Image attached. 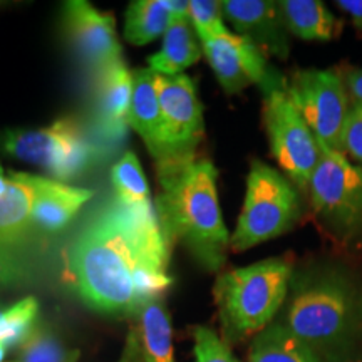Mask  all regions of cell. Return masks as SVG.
I'll use <instances>...</instances> for the list:
<instances>
[{"label": "cell", "instance_id": "obj_14", "mask_svg": "<svg viewBox=\"0 0 362 362\" xmlns=\"http://www.w3.org/2000/svg\"><path fill=\"white\" fill-rule=\"evenodd\" d=\"M133 98V74L124 61H117L99 71L96 86L98 126L110 141H121L128 131V117Z\"/></svg>", "mask_w": 362, "mask_h": 362}, {"label": "cell", "instance_id": "obj_23", "mask_svg": "<svg viewBox=\"0 0 362 362\" xmlns=\"http://www.w3.org/2000/svg\"><path fill=\"white\" fill-rule=\"evenodd\" d=\"M116 202L126 208L153 206L146 176L134 153H126L112 168Z\"/></svg>", "mask_w": 362, "mask_h": 362}, {"label": "cell", "instance_id": "obj_15", "mask_svg": "<svg viewBox=\"0 0 362 362\" xmlns=\"http://www.w3.org/2000/svg\"><path fill=\"white\" fill-rule=\"evenodd\" d=\"M47 178L8 171V189L0 200V240L21 247L33 228V211Z\"/></svg>", "mask_w": 362, "mask_h": 362}, {"label": "cell", "instance_id": "obj_3", "mask_svg": "<svg viewBox=\"0 0 362 362\" xmlns=\"http://www.w3.org/2000/svg\"><path fill=\"white\" fill-rule=\"evenodd\" d=\"M160 194L156 215L170 250L183 243L203 269L218 272L232 235L221 216L218 171L206 158L156 163Z\"/></svg>", "mask_w": 362, "mask_h": 362}, {"label": "cell", "instance_id": "obj_31", "mask_svg": "<svg viewBox=\"0 0 362 362\" xmlns=\"http://www.w3.org/2000/svg\"><path fill=\"white\" fill-rule=\"evenodd\" d=\"M336 7L349 16L352 25L362 33V0H337Z\"/></svg>", "mask_w": 362, "mask_h": 362}, {"label": "cell", "instance_id": "obj_17", "mask_svg": "<svg viewBox=\"0 0 362 362\" xmlns=\"http://www.w3.org/2000/svg\"><path fill=\"white\" fill-rule=\"evenodd\" d=\"M128 123L141 136L149 153L155 158L161 143L163 116L155 86V72L149 67L133 72V98Z\"/></svg>", "mask_w": 362, "mask_h": 362}, {"label": "cell", "instance_id": "obj_20", "mask_svg": "<svg viewBox=\"0 0 362 362\" xmlns=\"http://www.w3.org/2000/svg\"><path fill=\"white\" fill-rule=\"evenodd\" d=\"M248 362H320V359L282 322H272L253 339Z\"/></svg>", "mask_w": 362, "mask_h": 362}, {"label": "cell", "instance_id": "obj_26", "mask_svg": "<svg viewBox=\"0 0 362 362\" xmlns=\"http://www.w3.org/2000/svg\"><path fill=\"white\" fill-rule=\"evenodd\" d=\"M223 19L221 2H215V0H192L189 2V21H192L194 33L202 42H208V40H214L230 33Z\"/></svg>", "mask_w": 362, "mask_h": 362}, {"label": "cell", "instance_id": "obj_30", "mask_svg": "<svg viewBox=\"0 0 362 362\" xmlns=\"http://www.w3.org/2000/svg\"><path fill=\"white\" fill-rule=\"evenodd\" d=\"M117 362H146V357H144L141 341H139V336L136 330H129L128 339H126L123 354H121L119 361Z\"/></svg>", "mask_w": 362, "mask_h": 362}, {"label": "cell", "instance_id": "obj_24", "mask_svg": "<svg viewBox=\"0 0 362 362\" xmlns=\"http://www.w3.org/2000/svg\"><path fill=\"white\" fill-rule=\"evenodd\" d=\"M79 351L69 349L47 325L37 324L19 346L16 359L7 362H78Z\"/></svg>", "mask_w": 362, "mask_h": 362}, {"label": "cell", "instance_id": "obj_9", "mask_svg": "<svg viewBox=\"0 0 362 362\" xmlns=\"http://www.w3.org/2000/svg\"><path fill=\"white\" fill-rule=\"evenodd\" d=\"M293 106L317 141L342 153V129L351 101L344 74L336 69H300L287 83Z\"/></svg>", "mask_w": 362, "mask_h": 362}, {"label": "cell", "instance_id": "obj_32", "mask_svg": "<svg viewBox=\"0 0 362 362\" xmlns=\"http://www.w3.org/2000/svg\"><path fill=\"white\" fill-rule=\"evenodd\" d=\"M344 79L354 103H362V69H349L344 74Z\"/></svg>", "mask_w": 362, "mask_h": 362}, {"label": "cell", "instance_id": "obj_8", "mask_svg": "<svg viewBox=\"0 0 362 362\" xmlns=\"http://www.w3.org/2000/svg\"><path fill=\"white\" fill-rule=\"evenodd\" d=\"M264 121L270 151L298 192L307 193L319 165L320 144L288 98L287 88L264 94Z\"/></svg>", "mask_w": 362, "mask_h": 362}, {"label": "cell", "instance_id": "obj_6", "mask_svg": "<svg viewBox=\"0 0 362 362\" xmlns=\"http://www.w3.org/2000/svg\"><path fill=\"white\" fill-rule=\"evenodd\" d=\"M320 151L307 188L312 211L339 245L362 247V168L322 144Z\"/></svg>", "mask_w": 362, "mask_h": 362}, {"label": "cell", "instance_id": "obj_2", "mask_svg": "<svg viewBox=\"0 0 362 362\" xmlns=\"http://www.w3.org/2000/svg\"><path fill=\"white\" fill-rule=\"evenodd\" d=\"M280 320L320 362H347L362 342V284L342 267L322 264L291 280Z\"/></svg>", "mask_w": 362, "mask_h": 362}, {"label": "cell", "instance_id": "obj_35", "mask_svg": "<svg viewBox=\"0 0 362 362\" xmlns=\"http://www.w3.org/2000/svg\"><path fill=\"white\" fill-rule=\"evenodd\" d=\"M6 309H7V307L2 304V300H0V315H2V314H4V310H6Z\"/></svg>", "mask_w": 362, "mask_h": 362}, {"label": "cell", "instance_id": "obj_25", "mask_svg": "<svg viewBox=\"0 0 362 362\" xmlns=\"http://www.w3.org/2000/svg\"><path fill=\"white\" fill-rule=\"evenodd\" d=\"M39 302L34 297H25L7 307L0 315V346L6 349L19 347L37 325Z\"/></svg>", "mask_w": 362, "mask_h": 362}, {"label": "cell", "instance_id": "obj_18", "mask_svg": "<svg viewBox=\"0 0 362 362\" xmlns=\"http://www.w3.org/2000/svg\"><path fill=\"white\" fill-rule=\"evenodd\" d=\"M202 52L203 49L194 37L192 21H171L163 35L161 49L148 59L149 69L163 76H180L200 61Z\"/></svg>", "mask_w": 362, "mask_h": 362}, {"label": "cell", "instance_id": "obj_22", "mask_svg": "<svg viewBox=\"0 0 362 362\" xmlns=\"http://www.w3.org/2000/svg\"><path fill=\"white\" fill-rule=\"evenodd\" d=\"M171 24L166 0H136L126 12L124 37L134 45H144L165 35Z\"/></svg>", "mask_w": 362, "mask_h": 362}, {"label": "cell", "instance_id": "obj_29", "mask_svg": "<svg viewBox=\"0 0 362 362\" xmlns=\"http://www.w3.org/2000/svg\"><path fill=\"white\" fill-rule=\"evenodd\" d=\"M342 155L362 163V103H352L342 129Z\"/></svg>", "mask_w": 362, "mask_h": 362}, {"label": "cell", "instance_id": "obj_13", "mask_svg": "<svg viewBox=\"0 0 362 362\" xmlns=\"http://www.w3.org/2000/svg\"><path fill=\"white\" fill-rule=\"evenodd\" d=\"M223 17L238 35L250 40L264 54L287 59L291 52L288 30L284 24L279 2L270 0H223Z\"/></svg>", "mask_w": 362, "mask_h": 362}, {"label": "cell", "instance_id": "obj_12", "mask_svg": "<svg viewBox=\"0 0 362 362\" xmlns=\"http://www.w3.org/2000/svg\"><path fill=\"white\" fill-rule=\"evenodd\" d=\"M62 12L67 37L86 64L99 72L123 61L111 13L98 11L84 0H69Z\"/></svg>", "mask_w": 362, "mask_h": 362}, {"label": "cell", "instance_id": "obj_5", "mask_svg": "<svg viewBox=\"0 0 362 362\" xmlns=\"http://www.w3.org/2000/svg\"><path fill=\"white\" fill-rule=\"evenodd\" d=\"M300 193L287 176L253 160L237 228L230 238L233 252H245L292 230L302 218Z\"/></svg>", "mask_w": 362, "mask_h": 362}, {"label": "cell", "instance_id": "obj_1", "mask_svg": "<svg viewBox=\"0 0 362 362\" xmlns=\"http://www.w3.org/2000/svg\"><path fill=\"white\" fill-rule=\"evenodd\" d=\"M170 247L155 208L116 200L99 210L74 240L67 274L81 300L107 315H139L173 284Z\"/></svg>", "mask_w": 362, "mask_h": 362}, {"label": "cell", "instance_id": "obj_27", "mask_svg": "<svg viewBox=\"0 0 362 362\" xmlns=\"http://www.w3.org/2000/svg\"><path fill=\"white\" fill-rule=\"evenodd\" d=\"M33 277V267L21 253V248L0 240V291L24 287Z\"/></svg>", "mask_w": 362, "mask_h": 362}, {"label": "cell", "instance_id": "obj_11", "mask_svg": "<svg viewBox=\"0 0 362 362\" xmlns=\"http://www.w3.org/2000/svg\"><path fill=\"white\" fill-rule=\"evenodd\" d=\"M203 54L225 93L237 94L257 84L264 94L287 88V81L267 61L265 54L238 34H225L202 42Z\"/></svg>", "mask_w": 362, "mask_h": 362}, {"label": "cell", "instance_id": "obj_19", "mask_svg": "<svg viewBox=\"0 0 362 362\" xmlns=\"http://www.w3.org/2000/svg\"><path fill=\"white\" fill-rule=\"evenodd\" d=\"M284 24L291 34L304 40H332L341 22L319 0H282L279 2Z\"/></svg>", "mask_w": 362, "mask_h": 362}, {"label": "cell", "instance_id": "obj_34", "mask_svg": "<svg viewBox=\"0 0 362 362\" xmlns=\"http://www.w3.org/2000/svg\"><path fill=\"white\" fill-rule=\"evenodd\" d=\"M7 349L4 346H0V362H4V357H6Z\"/></svg>", "mask_w": 362, "mask_h": 362}, {"label": "cell", "instance_id": "obj_16", "mask_svg": "<svg viewBox=\"0 0 362 362\" xmlns=\"http://www.w3.org/2000/svg\"><path fill=\"white\" fill-rule=\"evenodd\" d=\"M90 197H93L90 189L71 187L67 183L47 178L35 202L33 226L44 233L61 232L90 200Z\"/></svg>", "mask_w": 362, "mask_h": 362}, {"label": "cell", "instance_id": "obj_33", "mask_svg": "<svg viewBox=\"0 0 362 362\" xmlns=\"http://www.w3.org/2000/svg\"><path fill=\"white\" fill-rule=\"evenodd\" d=\"M8 189V171L4 170L2 163H0V200H2L4 194L7 193Z\"/></svg>", "mask_w": 362, "mask_h": 362}, {"label": "cell", "instance_id": "obj_21", "mask_svg": "<svg viewBox=\"0 0 362 362\" xmlns=\"http://www.w3.org/2000/svg\"><path fill=\"white\" fill-rule=\"evenodd\" d=\"M141 347L146 362H175L173 330L163 297L153 298L139 312Z\"/></svg>", "mask_w": 362, "mask_h": 362}, {"label": "cell", "instance_id": "obj_10", "mask_svg": "<svg viewBox=\"0 0 362 362\" xmlns=\"http://www.w3.org/2000/svg\"><path fill=\"white\" fill-rule=\"evenodd\" d=\"M155 86L163 116L156 163L197 158V149L205 134V123L202 103L192 78L185 74L163 76L155 72Z\"/></svg>", "mask_w": 362, "mask_h": 362}, {"label": "cell", "instance_id": "obj_28", "mask_svg": "<svg viewBox=\"0 0 362 362\" xmlns=\"http://www.w3.org/2000/svg\"><path fill=\"white\" fill-rule=\"evenodd\" d=\"M192 334L197 362H238L228 344L220 339L215 330L205 325H197Z\"/></svg>", "mask_w": 362, "mask_h": 362}, {"label": "cell", "instance_id": "obj_7", "mask_svg": "<svg viewBox=\"0 0 362 362\" xmlns=\"http://www.w3.org/2000/svg\"><path fill=\"white\" fill-rule=\"evenodd\" d=\"M0 153L37 165L56 181L67 183L86 173L101 151L79 121L67 116L45 128L0 131Z\"/></svg>", "mask_w": 362, "mask_h": 362}, {"label": "cell", "instance_id": "obj_4", "mask_svg": "<svg viewBox=\"0 0 362 362\" xmlns=\"http://www.w3.org/2000/svg\"><path fill=\"white\" fill-rule=\"evenodd\" d=\"M292 265L269 259L218 275L214 296L225 342H242L269 327L291 291Z\"/></svg>", "mask_w": 362, "mask_h": 362}]
</instances>
